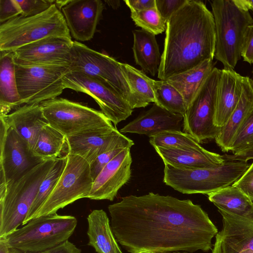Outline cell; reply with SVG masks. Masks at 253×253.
<instances>
[{
    "instance_id": "cell-40",
    "label": "cell",
    "mask_w": 253,
    "mask_h": 253,
    "mask_svg": "<svg viewBox=\"0 0 253 253\" xmlns=\"http://www.w3.org/2000/svg\"><path fill=\"white\" fill-rule=\"evenodd\" d=\"M21 10L15 0H0V24L20 16Z\"/></svg>"
},
{
    "instance_id": "cell-13",
    "label": "cell",
    "mask_w": 253,
    "mask_h": 253,
    "mask_svg": "<svg viewBox=\"0 0 253 253\" xmlns=\"http://www.w3.org/2000/svg\"><path fill=\"white\" fill-rule=\"evenodd\" d=\"M0 186L16 180L44 162L0 117Z\"/></svg>"
},
{
    "instance_id": "cell-46",
    "label": "cell",
    "mask_w": 253,
    "mask_h": 253,
    "mask_svg": "<svg viewBox=\"0 0 253 253\" xmlns=\"http://www.w3.org/2000/svg\"><path fill=\"white\" fill-rule=\"evenodd\" d=\"M238 1L253 14V0H238Z\"/></svg>"
},
{
    "instance_id": "cell-25",
    "label": "cell",
    "mask_w": 253,
    "mask_h": 253,
    "mask_svg": "<svg viewBox=\"0 0 253 253\" xmlns=\"http://www.w3.org/2000/svg\"><path fill=\"white\" fill-rule=\"evenodd\" d=\"M87 220L88 245L92 247L97 253H123L104 211L93 210L88 214Z\"/></svg>"
},
{
    "instance_id": "cell-35",
    "label": "cell",
    "mask_w": 253,
    "mask_h": 253,
    "mask_svg": "<svg viewBox=\"0 0 253 253\" xmlns=\"http://www.w3.org/2000/svg\"><path fill=\"white\" fill-rule=\"evenodd\" d=\"M131 18L135 24L148 32L157 35L167 28V22L156 7L146 10L131 12Z\"/></svg>"
},
{
    "instance_id": "cell-19",
    "label": "cell",
    "mask_w": 253,
    "mask_h": 253,
    "mask_svg": "<svg viewBox=\"0 0 253 253\" xmlns=\"http://www.w3.org/2000/svg\"><path fill=\"white\" fill-rule=\"evenodd\" d=\"M130 149H123L104 167L93 181L87 198L113 201L131 176L132 160Z\"/></svg>"
},
{
    "instance_id": "cell-26",
    "label": "cell",
    "mask_w": 253,
    "mask_h": 253,
    "mask_svg": "<svg viewBox=\"0 0 253 253\" xmlns=\"http://www.w3.org/2000/svg\"><path fill=\"white\" fill-rule=\"evenodd\" d=\"M0 53V117H5L22 103L18 91L12 52Z\"/></svg>"
},
{
    "instance_id": "cell-29",
    "label": "cell",
    "mask_w": 253,
    "mask_h": 253,
    "mask_svg": "<svg viewBox=\"0 0 253 253\" xmlns=\"http://www.w3.org/2000/svg\"><path fill=\"white\" fill-rule=\"evenodd\" d=\"M218 210L236 215H253V201L237 187L231 185L208 195Z\"/></svg>"
},
{
    "instance_id": "cell-45",
    "label": "cell",
    "mask_w": 253,
    "mask_h": 253,
    "mask_svg": "<svg viewBox=\"0 0 253 253\" xmlns=\"http://www.w3.org/2000/svg\"><path fill=\"white\" fill-rule=\"evenodd\" d=\"M223 157L227 160L248 162L253 159V150L237 155H225Z\"/></svg>"
},
{
    "instance_id": "cell-42",
    "label": "cell",
    "mask_w": 253,
    "mask_h": 253,
    "mask_svg": "<svg viewBox=\"0 0 253 253\" xmlns=\"http://www.w3.org/2000/svg\"><path fill=\"white\" fill-rule=\"evenodd\" d=\"M241 55L244 61L253 63V22L247 28Z\"/></svg>"
},
{
    "instance_id": "cell-2",
    "label": "cell",
    "mask_w": 253,
    "mask_h": 253,
    "mask_svg": "<svg viewBox=\"0 0 253 253\" xmlns=\"http://www.w3.org/2000/svg\"><path fill=\"white\" fill-rule=\"evenodd\" d=\"M215 43L212 12L202 1L188 0L167 23L158 78L166 80L213 60Z\"/></svg>"
},
{
    "instance_id": "cell-16",
    "label": "cell",
    "mask_w": 253,
    "mask_h": 253,
    "mask_svg": "<svg viewBox=\"0 0 253 253\" xmlns=\"http://www.w3.org/2000/svg\"><path fill=\"white\" fill-rule=\"evenodd\" d=\"M68 154L79 156L89 164L100 155L116 147L130 148L133 140L116 127L91 130L67 137Z\"/></svg>"
},
{
    "instance_id": "cell-31",
    "label": "cell",
    "mask_w": 253,
    "mask_h": 253,
    "mask_svg": "<svg viewBox=\"0 0 253 253\" xmlns=\"http://www.w3.org/2000/svg\"><path fill=\"white\" fill-rule=\"evenodd\" d=\"M33 152L44 160L64 157L63 153L68 154L67 137L48 124L40 131Z\"/></svg>"
},
{
    "instance_id": "cell-44",
    "label": "cell",
    "mask_w": 253,
    "mask_h": 253,
    "mask_svg": "<svg viewBox=\"0 0 253 253\" xmlns=\"http://www.w3.org/2000/svg\"><path fill=\"white\" fill-rule=\"evenodd\" d=\"M37 253H81V250L67 240L50 249Z\"/></svg>"
},
{
    "instance_id": "cell-10",
    "label": "cell",
    "mask_w": 253,
    "mask_h": 253,
    "mask_svg": "<svg viewBox=\"0 0 253 253\" xmlns=\"http://www.w3.org/2000/svg\"><path fill=\"white\" fill-rule=\"evenodd\" d=\"M93 182L89 164L79 156L68 154L67 164L61 176L33 219L55 213L79 199L87 198Z\"/></svg>"
},
{
    "instance_id": "cell-7",
    "label": "cell",
    "mask_w": 253,
    "mask_h": 253,
    "mask_svg": "<svg viewBox=\"0 0 253 253\" xmlns=\"http://www.w3.org/2000/svg\"><path fill=\"white\" fill-rule=\"evenodd\" d=\"M71 38L64 16L54 3L38 15H21L0 24V51H12L49 37Z\"/></svg>"
},
{
    "instance_id": "cell-4",
    "label": "cell",
    "mask_w": 253,
    "mask_h": 253,
    "mask_svg": "<svg viewBox=\"0 0 253 253\" xmlns=\"http://www.w3.org/2000/svg\"><path fill=\"white\" fill-rule=\"evenodd\" d=\"M56 159L45 160L19 179L0 186V239L22 225Z\"/></svg>"
},
{
    "instance_id": "cell-23",
    "label": "cell",
    "mask_w": 253,
    "mask_h": 253,
    "mask_svg": "<svg viewBox=\"0 0 253 253\" xmlns=\"http://www.w3.org/2000/svg\"><path fill=\"white\" fill-rule=\"evenodd\" d=\"M4 118L33 151L37 138L41 130L49 123L40 104H24L17 108Z\"/></svg>"
},
{
    "instance_id": "cell-48",
    "label": "cell",
    "mask_w": 253,
    "mask_h": 253,
    "mask_svg": "<svg viewBox=\"0 0 253 253\" xmlns=\"http://www.w3.org/2000/svg\"><path fill=\"white\" fill-rule=\"evenodd\" d=\"M105 2L114 9L118 8L120 5V0H105Z\"/></svg>"
},
{
    "instance_id": "cell-41",
    "label": "cell",
    "mask_w": 253,
    "mask_h": 253,
    "mask_svg": "<svg viewBox=\"0 0 253 253\" xmlns=\"http://www.w3.org/2000/svg\"><path fill=\"white\" fill-rule=\"evenodd\" d=\"M232 185L238 188L253 201V163Z\"/></svg>"
},
{
    "instance_id": "cell-9",
    "label": "cell",
    "mask_w": 253,
    "mask_h": 253,
    "mask_svg": "<svg viewBox=\"0 0 253 253\" xmlns=\"http://www.w3.org/2000/svg\"><path fill=\"white\" fill-rule=\"evenodd\" d=\"M221 70L214 67L200 88L183 116V131L199 143L215 139L221 128L214 124L216 98Z\"/></svg>"
},
{
    "instance_id": "cell-8",
    "label": "cell",
    "mask_w": 253,
    "mask_h": 253,
    "mask_svg": "<svg viewBox=\"0 0 253 253\" xmlns=\"http://www.w3.org/2000/svg\"><path fill=\"white\" fill-rule=\"evenodd\" d=\"M40 105L49 124L66 137L114 127L101 111L67 99L55 98Z\"/></svg>"
},
{
    "instance_id": "cell-49",
    "label": "cell",
    "mask_w": 253,
    "mask_h": 253,
    "mask_svg": "<svg viewBox=\"0 0 253 253\" xmlns=\"http://www.w3.org/2000/svg\"><path fill=\"white\" fill-rule=\"evenodd\" d=\"M10 253H25L14 249H10Z\"/></svg>"
},
{
    "instance_id": "cell-3",
    "label": "cell",
    "mask_w": 253,
    "mask_h": 253,
    "mask_svg": "<svg viewBox=\"0 0 253 253\" xmlns=\"http://www.w3.org/2000/svg\"><path fill=\"white\" fill-rule=\"evenodd\" d=\"M211 4L216 36L214 57L224 68L234 69L242 57L246 33L253 18L238 0H215Z\"/></svg>"
},
{
    "instance_id": "cell-34",
    "label": "cell",
    "mask_w": 253,
    "mask_h": 253,
    "mask_svg": "<svg viewBox=\"0 0 253 253\" xmlns=\"http://www.w3.org/2000/svg\"><path fill=\"white\" fill-rule=\"evenodd\" d=\"M149 142L153 147L190 149L201 147L191 135L181 131H167L160 133L149 137Z\"/></svg>"
},
{
    "instance_id": "cell-30",
    "label": "cell",
    "mask_w": 253,
    "mask_h": 253,
    "mask_svg": "<svg viewBox=\"0 0 253 253\" xmlns=\"http://www.w3.org/2000/svg\"><path fill=\"white\" fill-rule=\"evenodd\" d=\"M121 69L130 90L129 105L131 108L145 107L151 102L155 103L149 77L143 72L126 63H121Z\"/></svg>"
},
{
    "instance_id": "cell-39",
    "label": "cell",
    "mask_w": 253,
    "mask_h": 253,
    "mask_svg": "<svg viewBox=\"0 0 253 253\" xmlns=\"http://www.w3.org/2000/svg\"><path fill=\"white\" fill-rule=\"evenodd\" d=\"M188 0H156L157 10L167 23L172 15L184 5Z\"/></svg>"
},
{
    "instance_id": "cell-11",
    "label": "cell",
    "mask_w": 253,
    "mask_h": 253,
    "mask_svg": "<svg viewBox=\"0 0 253 253\" xmlns=\"http://www.w3.org/2000/svg\"><path fill=\"white\" fill-rule=\"evenodd\" d=\"M69 65L21 66L15 65V76L22 104H40L56 98L65 89L63 80Z\"/></svg>"
},
{
    "instance_id": "cell-27",
    "label": "cell",
    "mask_w": 253,
    "mask_h": 253,
    "mask_svg": "<svg viewBox=\"0 0 253 253\" xmlns=\"http://www.w3.org/2000/svg\"><path fill=\"white\" fill-rule=\"evenodd\" d=\"M132 33V51L136 64L144 73L152 76L158 75L161 56L155 35L142 29L134 30Z\"/></svg>"
},
{
    "instance_id": "cell-33",
    "label": "cell",
    "mask_w": 253,
    "mask_h": 253,
    "mask_svg": "<svg viewBox=\"0 0 253 253\" xmlns=\"http://www.w3.org/2000/svg\"><path fill=\"white\" fill-rule=\"evenodd\" d=\"M67 161V155L55 160L53 166L42 182L28 216L22 225H24L33 219L36 212L49 196L63 172Z\"/></svg>"
},
{
    "instance_id": "cell-43",
    "label": "cell",
    "mask_w": 253,
    "mask_h": 253,
    "mask_svg": "<svg viewBox=\"0 0 253 253\" xmlns=\"http://www.w3.org/2000/svg\"><path fill=\"white\" fill-rule=\"evenodd\" d=\"M131 12L142 11L156 7V0H125Z\"/></svg>"
},
{
    "instance_id": "cell-21",
    "label": "cell",
    "mask_w": 253,
    "mask_h": 253,
    "mask_svg": "<svg viewBox=\"0 0 253 253\" xmlns=\"http://www.w3.org/2000/svg\"><path fill=\"white\" fill-rule=\"evenodd\" d=\"M164 164L183 169L212 168L223 165V156L200 148L179 149L154 147Z\"/></svg>"
},
{
    "instance_id": "cell-12",
    "label": "cell",
    "mask_w": 253,
    "mask_h": 253,
    "mask_svg": "<svg viewBox=\"0 0 253 253\" xmlns=\"http://www.w3.org/2000/svg\"><path fill=\"white\" fill-rule=\"evenodd\" d=\"M64 86L92 97L101 112L114 125L129 117L133 109L109 83L102 78L80 72L70 71L64 77Z\"/></svg>"
},
{
    "instance_id": "cell-6",
    "label": "cell",
    "mask_w": 253,
    "mask_h": 253,
    "mask_svg": "<svg viewBox=\"0 0 253 253\" xmlns=\"http://www.w3.org/2000/svg\"><path fill=\"white\" fill-rule=\"evenodd\" d=\"M77 225L75 216L55 213L34 218L0 240L10 249L37 253L68 240Z\"/></svg>"
},
{
    "instance_id": "cell-24",
    "label": "cell",
    "mask_w": 253,
    "mask_h": 253,
    "mask_svg": "<svg viewBox=\"0 0 253 253\" xmlns=\"http://www.w3.org/2000/svg\"><path fill=\"white\" fill-rule=\"evenodd\" d=\"M253 107V81L244 77L242 93L239 101L225 126L214 139L223 152L230 151L234 137Z\"/></svg>"
},
{
    "instance_id": "cell-22",
    "label": "cell",
    "mask_w": 253,
    "mask_h": 253,
    "mask_svg": "<svg viewBox=\"0 0 253 253\" xmlns=\"http://www.w3.org/2000/svg\"><path fill=\"white\" fill-rule=\"evenodd\" d=\"M244 77L232 69L221 70L218 84L214 124L223 127L235 109L241 96Z\"/></svg>"
},
{
    "instance_id": "cell-37",
    "label": "cell",
    "mask_w": 253,
    "mask_h": 253,
    "mask_svg": "<svg viewBox=\"0 0 253 253\" xmlns=\"http://www.w3.org/2000/svg\"><path fill=\"white\" fill-rule=\"evenodd\" d=\"M23 17L33 16L48 9L55 2L53 0H15Z\"/></svg>"
},
{
    "instance_id": "cell-18",
    "label": "cell",
    "mask_w": 253,
    "mask_h": 253,
    "mask_svg": "<svg viewBox=\"0 0 253 253\" xmlns=\"http://www.w3.org/2000/svg\"><path fill=\"white\" fill-rule=\"evenodd\" d=\"M104 8L100 0H70L62 8L70 35L76 41L92 39Z\"/></svg>"
},
{
    "instance_id": "cell-17",
    "label": "cell",
    "mask_w": 253,
    "mask_h": 253,
    "mask_svg": "<svg viewBox=\"0 0 253 253\" xmlns=\"http://www.w3.org/2000/svg\"><path fill=\"white\" fill-rule=\"evenodd\" d=\"M218 211L223 226L215 235L212 253H253V215L240 216Z\"/></svg>"
},
{
    "instance_id": "cell-5",
    "label": "cell",
    "mask_w": 253,
    "mask_h": 253,
    "mask_svg": "<svg viewBox=\"0 0 253 253\" xmlns=\"http://www.w3.org/2000/svg\"><path fill=\"white\" fill-rule=\"evenodd\" d=\"M247 162L225 160L218 167L183 169L165 164L163 181L183 194L209 195L232 185L246 171Z\"/></svg>"
},
{
    "instance_id": "cell-38",
    "label": "cell",
    "mask_w": 253,
    "mask_h": 253,
    "mask_svg": "<svg viewBox=\"0 0 253 253\" xmlns=\"http://www.w3.org/2000/svg\"><path fill=\"white\" fill-rule=\"evenodd\" d=\"M122 147L112 148L100 155L90 165V173L94 181L104 167L123 149Z\"/></svg>"
},
{
    "instance_id": "cell-47",
    "label": "cell",
    "mask_w": 253,
    "mask_h": 253,
    "mask_svg": "<svg viewBox=\"0 0 253 253\" xmlns=\"http://www.w3.org/2000/svg\"><path fill=\"white\" fill-rule=\"evenodd\" d=\"M0 253H10V249L1 240H0Z\"/></svg>"
},
{
    "instance_id": "cell-36",
    "label": "cell",
    "mask_w": 253,
    "mask_h": 253,
    "mask_svg": "<svg viewBox=\"0 0 253 253\" xmlns=\"http://www.w3.org/2000/svg\"><path fill=\"white\" fill-rule=\"evenodd\" d=\"M253 150V107L238 130L230 148L233 155Z\"/></svg>"
},
{
    "instance_id": "cell-14",
    "label": "cell",
    "mask_w": 253,
    "mask_h": 253,
    "mask_svg": "<svg viewBox=\"0 0 253 253\" xmlns=\"http://www.w3.org/2000/svg\"><path fill=\"white\" fill-rule=\"evenodd\" d=\"M72 56L71 71L102 78L112 85L129 104L131 92L121 69V63L77 41L73 42Z\"/></svg>"
},
{
    "instance_id": "cell-20",
    "label": "cell",
    "mask_w": 253,
    "mask_h": 253,
    "mask_svg": "<svg viewBox=\"0 0 253 253\" xmlns=\"http://www.w3.org/2000/svg\"><path fill=\"white\" fill-rule=\"evenodd\" d=\"M183 116L154 103L147 111L122 127L121 133L145 134L149 137L167 131H181Z\"/></svg>"
},
{
    "instance_id": "cell-32",
    "label": "cell",
    "mask_w": 253,
    "mask_h": 253,
    "mask_svg": "<svg viewBox=\"0 0 253 253\" xmlns=\"http://www.w3.org/2000/svg\"><path fill=\"white\" fill-rule=\"evenodd\" d=\"M149 81L153 89L155 102L160 107L174 114L184 116L187 107L180 92L166 80Z\"/></svg>"
},
{
    "instance_id": "cell-15",
    "label": "cell",
    "mask_w": 253,
    "mask_h": 253,
    "mask_svg": "<svg viewBox=\"0 0 253 253\" xmlns=\"http://www.w3.org/2000/svg\"><path fill=\"white\" fill-rule=\"evenodd\" d=\"M73 42L66 37H47L11 51L13 61L21 66H70Z\"/></svg>"
},
{
    "instance_id": "cell-50",
    "label": "cell",
    "mask_w": 253,
    "mask_h": 253,
    "mask_svg": "<svg viewBox=\"0 0 253 253\" xmlns=\"http://www.w3.org/2000/svg\"><path fill=\"white\" fill-rule=\"evenodd\" d=\"M137 253H152V252H148V251H141V252H139Z\"/></svg>"
},
{
    "instance_id": "cell-1",
    "label": "cell",
    "mask_w": 253,
    "mask_h": 253,
    "mask_svg": "<svg viewBox=\"0 0 253 253\" xmlns=\"http://www.w3.org/2000/svg\"><path fill=\"white\" fill-rule=\"evenodd\" d=\"M111 226L127 252L194 253L212 250L218 230L200 205L150 192L108 206Z\"/></svg>"
},
{
    "instance_id": "cell-28",
    "label": "cell",
    "mask_w": 253,
    "mask_h": 253,
    "mask_svg": "<svg viewBox=\"0 0 253 253\" xmlns=\"http://www.w3.org/2000/svg\"><path fill=\"white\" fill-rule=\"evenodd\" d=\"M212 61L206 60L193 68L166 80L181 94L187 108L214 68Z\"/></svg>"
},
{
    "instance_id": "cell-51",
    "label": "cell",
    "mask_w": 253,
    "mask_h": 253,
    "mask_svg": "<svg viewBox=\"0 0 253 253\" xmlns=\"http://www.w3.org/2000/svg\"><path fill=\"white\" fill-rule=\"evenodd\" d=\"M188 253L187 252H173V253Z\"/></svg>"
}]
</instances>
